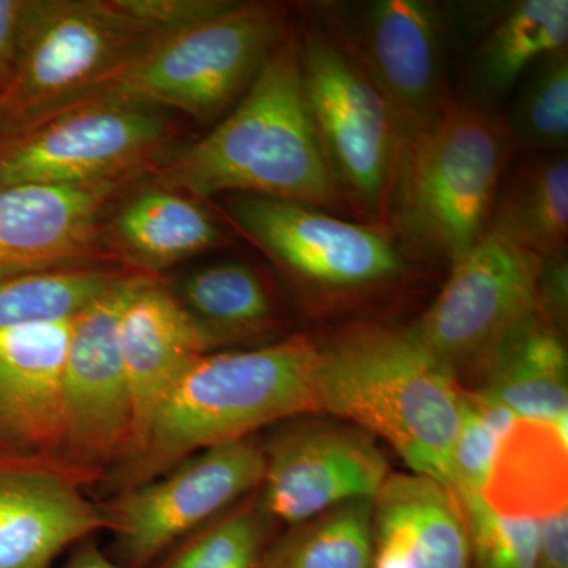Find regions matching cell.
<instances>
[{
  "label": "cell",
  "mask_w": 568,
  "mask_h": 568,
  "mask_svg": "<svg viewBox=\"0 0 568 568\" xmlns=\"http://www.w3.org/2000/svg\"><path fill=\"white\" fill-rule=\"evenodd\" d=\"M3 119H6V111H3L2 100H0V129H2Z\"/></svg>",
  "instance_id": "8d00e7d4"
},
{
  "label": "cell",
  "mask_w": 568,
  "mask_h": 568,
  "mask_svg": "<svg viewBox=\"0 0 568 568\" xmlns=\"http://www.w3.org/2000/svg\"><path fill=\"white\" fill-rule=\"evenodd\" d=\"M537 310L548 323L566 334L568 317L567 253L544 257L537 282Z\"/></svg>",
  "instance_id": "d6a6232c"
},
{
  "label": "cell",
  "mask_w": 568,
  "mask_h": 568,
  "mask_svg": "<svg viewBox=\"0 0 568 568\" xmlns=\"http://www.w3.org/2000/svg\"><path fill=\"white\" fill-rule=\"evenodd\" d=\"M62 568H123L97 547L92 541H85L80 548L71 552L69 560Z\"/></svg>",
  "instance_id": "d590c367"
},
{
  "label": "cell",
  "mask_w": 568,
  "mask_h": 568,
  "mask_svg": "<svg viewBox=\"0 0 568 568\" xmlns=\"http://www.w3.org/2000/svg\"><path fill=\"white\" fill-rule=\"evenodd\" d=\"M32 0H0V97L17 77Z\"/></svg>",
  "instance_id": "836d02e7"
},
{
  "label": "cell",
  "mask_w": 568,
  "mask_h": 568,
  "mask_svg": "<svg viewBox=\"0 0 568 568\" xmlns=\"http://www.w3.org/2000/svg\"><path fill=\"white\" fill-rule=\"evenodd\" d=\"M457 496L474 568H538V519L504 517L480 495Z\"/></svg>",
  "instance_id": "4dcf8cb0"
},
{
  "label": "cell",
  "mask_w": 568,
  "mask_h": 568,
  "mask_svg": "<svg viewBox=\"0 0 568 568\" xmlns=\"http://www.w3.org/2000/svg\"><path fill=\"white\" fill-rule=\"evenodd\" d=\"M286 31L284 7L234 2L200 24L149 41L88 95L216 121L241 102Z\"/></svg>",
  "instance_id": "5b68a950"
},
{
  "label": "cell",
  "mask_w": 568,
  "mask_h": 568,
  "mask_svg": "<svg viewBox=\"0 0 568 568\" xmlns=\"http://www.w3.org/2000/svg\"><path fill=\"white\" fill-rule=\"evenodd\" d=\"M506 119L515 149L566 153L568 144V48L541 59L526 73Z\"/></svg>",
  "instance_id": "83f0119b"
},
{
  "label": "cell",
  "mask_w": 568,
  "mask_h": 568,
  "mask_svg": "<svg viewBox=\"0 0 568 568\" xmlns=\"http://www.w3.org/2000/svg\"><path fill=\"white\" fill-rule=\"evenodd\" d=\"M478 392L515 417L555 425L568 435V355L562 332L534 310L477 366Z\"/></svg>",
  "instance_id": "44dd1931"
},
{
  "label": "cell",
  "mask_w": 568,
  "mask_h": 568,
  "mask_svg": "<svg viewBox=\"0 0 568 568\" xmlns=\"http://www.w3.org/2000/svg\"><path fill=\"white\" fill-rule=\"evenodd\" d=\"M142 275L121 276L71 321L62 369V462L89 481L118 466L132 443L119 321Z\"/></svg>",
  "instance_id": "8fae6325"
},
{
  "label": "cell",
  "mask_w": 568,
  "mask_h": 568,
  "mask_svg": "<svg viewBox=\"0 0 568 568\" xmlns=\"http://www.w3.org/2000/svg\"><path fill=\"white\" fill-rule=\"evenodd\" d=\"M487 230L541 260L567 253V153H526L508 168Z\"/></svg>",
  "instance_id": "603a6c76"
},
{
  "label": "cell",
  "mask_w": 568,
  "mask_h": 568,
  "mask_svg": "<svg viewBox=\"0 0 568 568\" xmlns=\"http://www.w3.org/2000/svg\"><path fill=\"white\" fill-rule=\"evenodd\" d=\"M514 414L478 390H466L462 424L452 448L448 487L481 495L500 440L515 422Z\"/></svg>",
  "instance_id": "f546056e"
},
{
  "label": "cell",
  "mask_w": 568,
  "mask_h": 568,
  "mask_svg": "<svg viewBox=\"0 0 568 568\" xmlns=\"http://www.w3.org/2000/svg\"><path fill=\"white\" fill-rule=\"evenodd\" d=\"M538 568H568V508L538 519Z\"/></svg>",
  "instance_id": "e575fe53"
},
{
  "label": "cell",
  "mask_w": 568,
  "mask_h": 568,
  "mask_svg": "<svg viewBox=\"0 0 568 568\" xmlns=\"http://www.w3.org/2000/svg\"><path fill=\"white\" fill-rule=\"evenodd\" d=\"M224 213L284 274L325 301L386 290L410 272V253L388 224L245 194L224 196Z\"/></svg>",
  "instance_id": "52a82bcc"
},
{
  "label": "cell",
  "mask_w": 568,
  "mask_h": 568,
  "mask_svg": "<svg viewBox=\"0 0 568 568\" xmlns=\"http://www.w3.org/2000/svg\"><path fill=\"white\" fill-rule=\"evenodd\" d=\"M372 568H474L457 493L422 474L388 476L373 499Z\"/></svg>",
  "instance_id": "d6986e66"
},
{
  "label": "cell",
  "mask_w": 568,
  "mask_h": 568,
  "mask_svg": "<svg viewBox=\"0 0 568 568\" xmlns=\"http://www.w3.org/2000/svg\"><path fill=\"white\" fill-rule=\"evenodd\" d=\"M484 36L467 65V95L459 102L495 111L541 59L567 50V0H519L477 7Z\"/></svg>",
  "instance_id": "ffe728a7"
},
{
  "label": "cell",
  "mask_w": 568,
  "mask_h": 568,
  "mask_svg": "<svg viewBox=\"0 0 568 568\" xmlns=\"http://www.w3.org/2000/svg\"><path fill=\"white\" fill-rule=\"evenodd\" d=\"M88 478L44 459L0 458V568H51L63 551L108 529L82 491Z\"/></svg>",
  "instance_id": "9a60e30c"
},
{
  "label": "cell",
  "mask_w": 568,
  "mask_h": 568,
  "mask_svg": "<svg viewBox=\"0 0 568 568\" xmlns=\"http://www.w3.org/2000/svg\"><path fill=\"white\" fill-rule=\"evenodd\" d=\"M119 9L155 37L200 24L230 9L233 0H115Z\"/></svg>",
  "instance_id": "1f68e13d"
},
{
  "label": "cell",
  "mask_w": 568,
  "mask_h": 568,
  "mask_svg": "<svg viewBox=\"0 0 568 568\" xmlns=\"http://www.w3.org/2000/svg\"><path fill=\"white\" fill-rule=\"evenodd\" d=\"M317 413L377 436L410 470L448 487L465 388L410 327L351 325L317 343Z\"/></svg>",
  "instance_id": "7a4b0ae2"
},
{
  "label": "cell",
  "mask_w": 568,
  "mask_h": 568,
  "mask_svg": "<svg viewBox=\"0 0 568 568\" xmlns=\"http://www.w3.org/2000/svg\"><path fill=\"white\" fill-rule=\"evenodd\" d=\"M260 568H276V567L274 566V564L268 562V560L265 559V556H264L263 564H261Z\"/></svg>",
  "instance_id": "74e56055"
},
{
  "label": "cell",
  "mask_w": 568,
  "mask_h": 568,
  "mask_svg": "<svg viewBox=\"0 0 568 568\" xmlns=\"http://www.w3.org/2000/svg\"><path fill=\"white\" fill-rule=\"evenodd\" d=\"M153 39L115 0H32L0 132L95 91Z\"/></svg>",
  "instance_id": "9c48e42d"
},
{
  "label": "cell",
  "mask_w": 568,
  "mask_h": 568,
  "mask_svg": "<svg viewBox=\"0 0 568 568\" xmlns=\"http://www.w3.org/2000/svg\"><path fill=\"white\" fill-rule=\"evenodd\" d=\"M264 452L235 440L197 452L153 480L103 506L115 551L126 568H145L175 541L261 487Z\"/></svg>",
  "instance_id": "7c38bea8"
},
{
  "label": "cell",
  "mask_w": 568,
  "mask_h": 568,
  "mask_svg": "<svg viewBox=\"0 0 568 568\" xmlns=\"http://www.w3.org/2000/svg\"><path fill=\"white\" fill-rule=\"evenodd\" d=\"M111 230L115 246L153 271L226 242L222 227L203 205L163 186L132 197L112 220Z\"/></svg>",
  "instance_id": "cb8c5ba5"
},
{
  "label": "cell",
  "mask_w": 568,
  "mask_h": 568,
  "mask_svg": "<svg viewBox=\"0 0 568 568\" xmlns=\"http://www.w3.org/2000/svg\"><path fill=\"white\" fill-rule=\"evenodd\" d=\"M171 132L153 108L88 95L0 132V190L122 183Z\"/></svg>",
  "instance_id": "ba28073f"
},
{
  "label": "cell",
  "mask_w": 568,
  "mask_h": 568,
  "mask_svg": "<svg viewBox=\"0 0 568 568\" xmlns=\"http://www.w3.org/2000/svg\"><path fill=\"white\" fill-rule=\"evenodd\" d=\"M123 275L85 265L0 275V332L71 321Z\"/></svg>",
  "instance_id": "484cf974"
},
{
  "label": "cell",
  "mask_w": 568,
  "mask_h": 568,
  "mask_svg": "<svg viewBox=\"0 0 568 568\" xmlns=\"http://www.w3.org/2000/svg\"><path fill=\"white\" fill-rule=\"evenodd\" d=\"M481 497L504 517L540 519L568 507V435L515 418L500 440Z\"/></svg>",
  "instance_id": "7402d4cb"
},
{
  "label": "cell",
  "mask_w": 568,
  "mask_h": 568,
  "mask_svg": "<svg viewBox=\"0 0 568 568\" xmlns=\"http://www.w3.org/2000/svg\"><path fill=\"white\" fill-rule=\"evenodd\" d=\"M119 345L133 407L132 443L125 459L140 447L153 416L179 381L212 347L179 298L149 274L141 276L123 305Z\"/></svg>",
  "instance_id": "ac0fdd59"
},
{
  "label": "cell",
  "mask_w": 568,
  "mask_h": 568,
  "mask_svg": "<svg viewBox=\"0 0 568 568\" xmlns=\"http://www.w3.org/2000/svg\"><path fill=\"white\" fill-rule=\"evenodd\" d=\"M515 152L504 115L452 97L399 156L387 224L407 252L450 265L476 244Z\"/></svg>",
  "instance_id": "277c9868"
},
{
  "label": "cell",
  "mask_w": 568,
  "mask_h": 568,
  "mask_svg": "<svg viewBox=\"0 0 568 568\" xmlns=\"http://www.w3.org/2000/svg\"><path fill=\"white\" fill-rule=\"evenodd\" d=\"M373 499L342 504L293 526L265 552L276 568H372Z\"/></svg>",
  "instance_id": "4316f807"
},
{
  "label": "cell",
  "mask_w": 568,
  "mask_h": 568,
  "mask_svg": "<svg viewBox=\"0 0 568 568\" xmlns=\"http://www.w3.org/2000/svg\"><path fill=\"white\" fill-rule=\"evenodd\" d=\"M294 31L306 103L347 209L364 222L387 224L403 149L394 112L315 7Z\"/></svg>",
  "instance_id": "8992f818"
},
{
  "label": "cell",
  "mask_w": 568,
  "mask_h": 568,
  "mask_svg": "<svg viewBox=\"0 0 568 568\" xmlns=\"http://www.w3.org/2000/svg\"><path fill=\"white\" fill-rule=\"evenodd\" d=\"M179 302L211 347L248 342L278 325L275 298L252 265L226 261L183 278Z\"/></svg>",
  "instance_id": "d4e9b609"
},
{
  "label": "cell",
  "mask_w": 568,
  "mask_h": 568,
  "mask_svg": "<svg viewBox=\"0 0 568 568\" xmlns=\"http://www.w3.org/2000/svg\"><path fill=\"white\" fill-rule=\"evenodd\" d=\"M316 364L317 343L305 335L252 351L203 355L156 410L140 447L112 467V487L125 491L205 448L317 413Z\"/></svg>",
  "instance_id": "3957f363"
},
{
  "label": "cell",
  "mask_w": 568,
  "mask_h": 568,
  "mask_svg": "<svg viewBox=\"0 0 568 568\" xmlns=\"http://www.w3.org/2000/svg\"><path fill=\"white\" fill-rule=\"evenodd\" d=\"M160 175L163 189L192 197L245 194L331 213L347 209L310 114L293 28L241 102L211 133L174 153Z\"/></svg>",
  "instance_id": "6da1fadb"
},
{
  "label": "cell",
  "mask_w": 568,
  "mask_h": 568,
  "mask_svg": "<svg viewBox=\"0 0 568 568\" xmlns=\"http://www.w3.org/2000/svg\"><path fill=\"white\" fill-rule=\"evenodd\" d=\"M263 452L260 506L291 528L342 504L375 499L388 477L372 436L342 420L297 422L280 429Z\"/></svg>",
  "instance_id": "5bb4252c"
},
{
  "label": "cell",
  "mask_w": 568,
  "mask_h": 568,
  "mask_svg": "<svg viewBox=\"0 0 568 568\" xmlns=\"http://www.w3.org/2000/svg\"><path fill=\"white\" fill-rule=\"evenodd\" d=\"M271 523L260 504L241 508L196 534L162 568H260Z\"/></svg>",
  "instance_id": "f1b7e54d"
},
{
  "label": "cell",
  "mask_w": 568,
  "mask_h": 568,
  "mask_svg": "<svg viewBox=\"0 0 568 568\" xmlns=\"http://www.w3.org/2000/svg\"><path fill=\"white\" fill-rule=\"evenodd\" d=\"M313 7L386 97L403 145L450 102L448 7L428 0L320 2Z\"/></svg>",
  "instance_id": "30bf717a"
},
{
  "label": "cell",
  "mask_w": 568,
  "mask_h": 568,
  "mask_svg": "<svg viewBox=\"0 0 568 568\" xmlns=\"http://www.w3.org/2000/svg\"><path fill=\"white\" fill-rule=\"evenodd\" d=\"M541 257L485 231L454 261L414 331L454 368L476 372L493 346L537 308Z\"/></svg>",
  "instance_id": "4fadbf2b"
},
{
  "label": "cell",
  "mask_w": 568,
  "mask_h": 568,
  "mask_svg": "<svg viewBox=\"0 0 568 568\" xmlns=\"http://www.w3.org/2000/svg\"><path fill=\"white\" fill-rule=\"evenodd\" d=\"M121 183L0 190V275L82 267L102 254L99 219Z\"/></svg>",
  "instance_id": "2e32d148"
},
{
  "label": "cell",
  "mask_w": 568,
  "mask_h": 568,
  "mask_svg": "<svg viewBox=\"0 0 568 568\" xmlns=\"http://www.w3.org/2000/svg\"><path fill=\"white\" fill-rule=\"evenodd\" d=\"M71 321L0 332V458L67 466L62 369Z\"/></svg>",
  "instance_id": "e0dca14e"
}]
</instances>
